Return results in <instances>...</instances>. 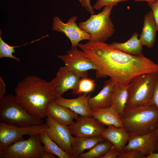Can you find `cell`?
<instances>
[{
	"instance_id": "cell-34",
	"label": "cell",
	"mask_w": 158,
	"mask_h": 158,
	"mask_svg": "<svg viewBox=\"0 0 158 158\" xmlns=\"http://www.w3.org/2000/svg\"><path fill=\"white\" fill-rule=\"evenodd\" d=\"M6 85L1 77H0V99L4 96Z\"/></svg>"
},
{
	"instance_id": "cell-18",
	"label": "cell",
	"mask_w": 158,
	"mask_h": 158,
	"mask_svg": "<svg viewBox=\"0 0 158 158\" xmlns=\"http://www.w3.org/2000/svg\"><path fill=\"white\" fill-rule=\"evenodd\" d=\"M101 136L107 140L120 151H122L128 142L129 135L123 127L108 126L103 131Z\"/></svg>"
},
{
	"instance_id": "cell-30",
	"label": "cell",
	"mask_w": 158,
	"mask_h": 158,
	"mask_svg": "<svg viewBox=\"0 0 158 158\" xmlns=\"http://www.w3.org/2000/svg\"><path fill=\"white\" fill-rule=\"evenodd\" d=\"M148 4L152 9L157 30L158 31V1L152 3H148Z\"/></svg>"
},
{
	"instance_id": "cell-27",
	"label": "cell",
	"mask_w": 158,
	"mask_h": 158,
	"mask_svg": "<svg viewBox=\"0 0 158 158\" xmlns=\"http://www.w3.org/2000/svg\"><path fill=\"white\" fill-rule=\"evenodd\" d=\"M95 80L87 77L81 78L79 80L77 88L74 94L87 93L92 91L95 89Z\"/></svg>"
},
{
	"instance_id": "cell-15",
	"label": "cell",
	"mask_w": 158,
	"mask_h": 158,
	"mask_svg": "<svg viewBox=\"0 0 158 158\" xmlns=\"http://www.w3.org/2000/svg\"><path fill=\"white\" fill-rule=\"evenodd\" d=\"M116 83L110 78L104 81L102 89L97 95L90 97L88 103L92 112L111 106V97Z\"/></svg>"
},
{
	"instance_id": "cell-7",
	"label": "cell",
	"mask_w": 158,
	"mask_h": 158,
	"mask_svg": "<svg viewBox=\"0 0 158 158\" xmlns=\"http://www.w3.org/2000/svg\"><path fill=\"white\" fill-rule=\"evenodd\" d=\"M40 134L17 141L0 150V158H42L45 150Z\"/></svg>"
},
{
	"instance_id": "cell-26",
	"label": "cell",
	"mask_w": 158,
	"mask_h": 158,
	"mask_svg": "<svg viewBox=\"0 0 158 158\" xmlns=\"http://www.w3.org/2000/svg\"><path fill=\"white\" fill-rule=\"evenodd\" d=\"M1 31L0 32V58H8L15 60L18 62L20 61V59L16 57L13 55V54L16 52L15 48L18 47L20 46L27 44L26 43L23 45L17 46H11L4 42L1 37Z\"/></svg>"
},
{
	"instance_id": "cell-16",
	"label": "cell",
	"mask_w": 158,
	"mask_h": 158,
	"mask_svg": "<svg viewBox=\"0 0 158 158\" xmlns=\"http://www.w3.org/2000/svg\"><path fill=\"white\" fill-rule=\"evenodd\" d=\"M84 93L77 98L68 99L59 97L54 100L58 104L67 108L80 116H92V111L88 103L90 95Z\"/></svg>"
},
{
	"instance_id": "cell-29",
	"label": "cell",
	"mask_w": 158,
	"mask_h": 158,
	"mask_svg": "<svg viewBox=\"0 0 158 158\" xmlns=\"http://www.w3.org/2000/svg\"><path fill=\"white\" fill-rule=\"evenodd\" d=\"M145 156L133 150H123L117 158H145Z\"/></svg>"
},
{
	"instance_id": "cell-37",
	"label": "cell",
	"mask_w": 158,
	"mask_h": 158,
	"mask_svg": "<svg viewBox=\"0 0 158 158\" xmlns=\"http://www.w3.org/2000/svg\"><path fill=\"white\" fill-rule=\"evenodd\" d=\"M154 133L158 150V123L156 129L154 132Z\"/></svg>"
},
{
	"instance_id": "cell-14",
	"label": "cell",
	"mask_w": 158,
	"mask_h": 158,
	"mask_svg": "<svg viewBox=\"0 0 158 158\" xmlns=\"http://www.w3.org/2000/svg\"><path fill=\"white\" fill-rule=\"evenodd\" d=\"M133 150L145 156L158 150L154 132L137 136H129L123 150Z\"/></svg>"
},
{
	"instance_id": "cell-23",
	"label": "cell",
	"mask_w": 158,
	"mask_h": 158,
	"mask_svg": "<svg viewBox=\"0 0 158 158\" xmlns=\"http://www.w3.org/2000/svg\"><path fill=\"white\" fill-rule=\"evenodd\" d=\"M138 36V33L135 32L129 40L125 42H113L109 44L117 50L128 54L135 56H143V46Z\"/></svg>"
},
{
	"instance_id": "cell-17",
	"label": "cell",
	"mask_w": 158,
	"mask_h": 158,
	"mask_svg": "<svg viewBox=\"0 0 158 158\" xmlns=\"http://www.w3.org/2000/svg\"><path fill=\"white\" fill-rule=\"evenodd\" d=\"M47 115L58 122L67 126L74 122L78 114L70 109L58 104L54 100L50 101L46 109Z\"/></svg>"
},
{
	"instance_id": "cell-3",
	"label": "cell",
	"mask_w": 158,
	"mask_h": 158,
	"mask_svg": "<svg viewBox=\"0 0 158 158\" xmlns=\"http://www.w3.org/2000/svg\"><path fill=\"white\" fill-rule=\"evenodd\" d=\"M123 127L129 136L154 132L158 123V109L152 103L141 106L126 105L121 117Z\"/></svg>"
},
{
	"instance_id": "cell-8",
	"label": "cell",
	"mask_w": 158,
	"mask_h": 158,
	"mask_svg": "<svg viewBox=\"0 0 158 158\" xmlns=\"http://www.w3.org/2000/svg\"><path fill=\"white\" fill-rule=\"evenodd\" d=\"M46 123L38 125L21 126L0 122V150L13 143L23 140L25 135L40 134L45 131Z\"/></svg>"
},
{
	"instance_id": "cell-4",
	"label": "cell",
	"mask_w": 158,
	"mask_h": 158,
	"mask_svg": "<svg viewBox=\"0 0 158 158\" xmlns=\"http://www.w3.org/2000/svg\"><path fill=\"white\" fill-rule=\"evenodd\" d=\"M114 6H105L101 12L91 15L86 20L78 23L79 27L90 35V41L105 42L114 33V26L110 17Z\"/></svg>"
},
{
	"instance_id": "cell-1",
	"label": "cell",
	"mask_w": 158,
	"mask_h": 158,
	"mask_svg": "<svg viewBox=\"0 0 158 158\" xmlns=\"http://www.w3.org/2000/svg\"><path fill=\"white\" fill-rule=\"evenodd\" d=\"M77 47L97 67V78L109 77L117 83L127 85L140 75L158 72V64L143 55L128 54L105 42L89 40Z\"/></svg>"
},
{
	"instance_id": "cell-31",
	"label": "cell",
	"mask_w": 158,
	"mask_h": 158,
	"mask_svg": "<svg viewBox=\"0 0 158 158\" xmlns=\"http://www.w3.org/2000/svg\"><path fill=\"white\" fill-rule=\"evenodd\" d=\"M120 152L121 151L114 146L100 158H117Z\"/></svg>"
},
{
	"instance_id": "cell-32",
	"label": "cell",
	"mask_w": 158,
	"mask_h": 158,
	"mask_svg": "<svg viewBox=\"0 0 158 158\" xmlns=\"http://www.w3.org/2000/svg\"><path fill=\"white\" fill-rule=\"evenodd\" d=\"M81 6L91 15L95 13L94 9L91 4L90 0H78Z\"/></svg>"
},
{
	"instance_id": "cell-25",
	"label": "cell",
	"mask_w": 158,
	"mask_h": 158,
	"mask_svg": "<svg viewBox=\"0 0 158 158\" xmlns=\"http://www.w3.org/2000/svg\"><path fill=\"white\" fill-rule=\"evenodd\" d=\"M114 146L109 141L104 139L99 142L87 152L81 154L79 158H100Z\"/></svg>"
},
{
	"instance_id": "cell-2",
	"label": "cell",
	"mask_w": 158,
	"mask_h": 158,
	"mask_svg": "<svg viewBox=\"0 0 158 158\" xmlns=\"http://www.w3.org/2000/svg\"><path fill=\"white\" fill-rule=\"evenodd\" d=\"M17 101L31 115L42 119L46 118V107L57 98L50 82L35 75L25 77L15 89Z\"/></svg>"
},
{
	"instance_id": "cell-10",
	"label": "cell",
	"mask_w": 158,
	"mask_h": 158,
	"mask_svg": "<svg viewBox=\"0 0 158 158\" xmlns=\"http://www.w3.org/2000/svg\"><path fill=\"white\" fill-rule=\"evenodd\" d=\"M46 118V133L60 147L71 156V145L73 136L68 126L56 121L49 115Z\"/></svg>"
},
{
	"instance_id": "cell-11",
	"label": "cell",
	"mask_w": 158,
	"mask_h": 158,
	"mask_svg": "<svg viewBox=\"0 0 158 158\" xmlns=\"http://www.w3.org/2000/svg\"><path fill=\"white\" fill-rule=\"evenodd\" d=\"M77 19V17L73 16L71 17L67 23H64L58 16H55L53 18L52 30L63 33L70 40L72 48L77 47L82 40H90V35L77 25L76 23Z\"/></svg>"
},
{
	"instance_id": "cell-19",
	"label": "cell",
	"mask_w": 158,
	"mask_h": 158,
	"mask_svg": "<svg viewBox=\"0 0 158 158\" xmlns=\"http://www.w3.org/2000/svg\"><path fill=\"white\" fill-rule=\"evenodd\" d=\"M157 31L153 14L152 11L144 16L143 26L139 40L143 46L149 48L152 47L155 41Z\"/></svg>"
},
{
	"instance_id": "cell-5",
	"label": "cell",
	"mask_w": 158,
	"mask_h": 158,
	"mask_svg": "<svg viewBox=\"0 0 158 158\" xmlns=\"http://www.w3.org/2000/svg\"><path fill=\"white\" fill-rule=\"evenodd\" d=\"M0 121L21 126L43 123L42 119L30 114L17 101L15 95L11 94L0 99Z\"/></svg>"
},
{
	"instance_id": "cell-9",
	"label": "cell",
	"mask_w": 158,
	"mask_h": 158,
	"mask_svg": "<svg viewBox=\"0 0 158 158\" xmlns=\"http://www.w3.org/2000/svg\"><path fill=\"white\" fill-rule=\"evenodd\" d=\"M58 58L68 68L81 78L87 77L88 71L97 69L85 52L78 50L77 47L72 48L66 54L58 55Z\"/></svg>"
},
{
	"instance_id": "cell-28",
	"label": "cell",
	"mask_w": 158,
	"mask_h": 158,
	"mask_svg": "<svg viewBox=\"0 0 158 158\" xmlns=\"http://www.w3.org/2000/svg\"><path fill=\"white\" fill-rule=\"evenodd\" d=\"M130 0H97L93 6L94 8L99 10L103 7L109 5L116 6L118 3Z\"/></svg>"
},
{
	"instance_id": "cell-38",
	"label": "cell",
	"mask_w": 158,
	"mask_h": 158,
	"mask_svg": "<svg viewBox=\"0 0 158 158\" xmlns=\"http://www.w3.org/2000/svg\"><path fill=\"white\" fill-rule=\"evenodd\" d=\"M136 2H141L143 1H146L148 3H152L158 1V0H134Z\"/></svg>"
},
{
	"instance_id": "cell-13",
	"label": "cell",
	"mask_w": 158,
	"mask_h": 158,
	"mask_svg": "<svg viewBox=\"0 0 158 158\" xmlns=\"http://www.w3.org/2000/svg\"><path fill=\"white\" fill-rule=\"evenodd\" d=\"M80 78L65 66H61L55 77L50 81L56 98L62 96L70 90H72L74 94L77 88Z\"/></svg>"
},
{
	"instance_id": "cell-21",
	"label": "cell",
	"mask_w": 158,
	"mask_h": 158,
	"mask_svg": "<svg viewBox=\"0 0 158 158\" xmlns=\"http://www.w3.org/2000/svg\"><path fill=\"white\" fill-rule=\"evenodd\" d=\"M92 116L104 126L123 127L121 117L111 106L93 112Z\"/></svg>"
},
{
	"instance_id": "cell-20",
	"label": "cell",
	"mask_w": 158,
	"mask_h": 158,
	"mask_svg": "<svg viewBox=\"0 0 158 158\" xmlns=\"http://www.w3.org/2000/svg\"><path fill=\"white\" fill-rule=\"evenodd\" d=\"M104 139L101 136L83 137L73 136L71 145L72 158H79L85 150H90Z\"/></svg>"
},
{
	"instance_id": "cell-33",
	"label": "cell",
	"mask_w": 158,
	"mask_h": 158,
	"mask_svg": "<svg viewBox=\"0 0 158 158\" xmlns=\"http://www.w3.org/2000/svg\"><path fill=\"white\" fill-rule=\"evenodd\" d=\"M158 109V77L152 102Z\"/></svg>"
},
{
	"instance_id": "cell-22",
	"label": "cell",
	"mask_w": 158,
	"mask_h": 158,
	"mask_svg": "<svg viewBox=\"0 0 158 158\" xmlns=\"http://www.w3.org/2000/svg\"><path fill=\"white\" fill-rule=\"evenodd\" d=\"M129 85H125L116 83L112 95L111 106L121 117L126 105Z\"/></svg>"
},
{
	"instance_id": "cell-35",
	"label": "cell",
	"mask_w": 158,
	"mask_h": 158,
	"mask_svg": "<svg viewBox=\"0 0 158 158\" xmlns=\"http://www.w3.org/2000/svg\"><path fill=\"white\" fill-rule=\"evenodd\" d=\"M55 155L48 152L45 151L42 155V158H55Z\"/></svg>"
},
{
	"instance_id": "cell-36",
	"label": "cell",
	"mask_w": 158,
	"mask_h": 158,
	"mask_svg": "<svg viewBox=\"0 0 158 158\" xmlns=\"http://www.w3.org/2000/svg\"><path fill=\"white\" fill-rule=\"evenodd\" d=\"M145 158H158V152L152 153L145 157Z\"/></svg>"
},
{
	"instance_id": "cell-24",
	"label": "cell",
	"mask_w": 158,
	"mask_h": 158,
	"mask_svg": "<svg viewBox=\"0 0 158 158\" xmlns=\"http://www.w3.org/2000/svg\"><path fill=\"white\" fill-rule=\"evenodd\" d=\"M40 136L45 151L52 153L59 158H72L69 154L63 150L49 136L45 131L40 134Z\"/></svg>"
},
{
	"instance_id": "cell-12",
	"label": "cell",
	"mask_w": 158,
	"mask_h": 158,
	"mask_svg": "<svg viewBox=\"0 0 158 158\" xmlns=\"http://www.w3.org/2000/svg\"><path fill=\"white\" fill-rule=\"evenodd\" d=\"M104 126L92 116H80L68 126L73 136L83 137L101 136Z\"/></svg>"
},
{
	"instance_id": "cell-6",
	"label": "cell",
	"mask_w": 158,
	"mask_h": 158,
	"mask_svg": "<svg viewBox=\"0 0 158 158\" xmlns=\"http://www.w3.org/2000/svg\"><path fill=\"white\" fill-rule=\"evenodd\" d=\"M158 73V72L142 74L129 84L126 105L141 106L152 102Z\"/></svg>"
}]
</instances>
